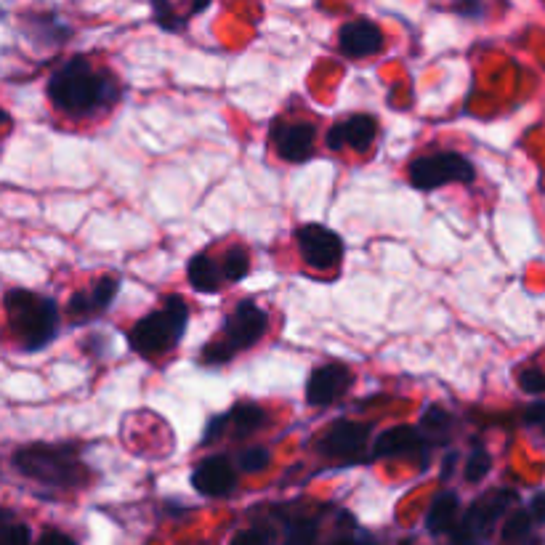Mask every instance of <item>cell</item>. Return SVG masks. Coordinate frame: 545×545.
Returning a JSON list of instances; mask_svg holds the SVG:
<instances>
[{
	"instance_id": "obj_17",
	"label": "cell",
	"mask_w": 545,
	"mask_h": 545,
	"mask_svg": "<svg viewBox=\"0 0 545 545\" xmlns=\"http://www.w3.org/2000/svg\"><path fill=\"white\" fill-rule=\"evenodd\" d=\"M375 136H378V120L373 115H351L327 131V147L333 152L346 147L365 152L375 141Z\"/></svg>"
},
{
	"instance_id": "obj_18",
	"label": "cell",
	"mask_w": 545,
	"mask_h": 545,
	"mask_svg": "<svg viewBox=\"0 0 545 545\" xmlns=\"http://www.w3.org/2000/svg\"><path fill=\"white\" fill-rule=\"evenodd\" d=\"M187 280L189 285L197 290V293H218L221 285H224V277H221V266L213 256L208 253H197V256L189 258L187 264Z\"/></svg>"
},
{
	"instance_id": "obj_29",
	"label": "cell",
	"mask_w": 545,
	"mask_h": 545,
	"mask_svg": "<svg viewBox=\"0 0 545 545\" xmlns=\"http://www.w3.org/2000/svg\"><path fill=\"white\" fill-rule=\"evenodd\" d=\"M524 426H532V429H538L540 434L545 436V405L538 402V405H532L527 413H524Z\"/></svg>"
},
{
	"instance_id": "obj_32",
	"label": "cell",
	"mask_w": 545,
	"mask_h": 545,
	"mask_svg": "<svg viewBox=\"0 0 545 545\" xmlns=\"http://www.w3.org/2000/svg\"><path fill=\"white\" fill-rule=\"evenodd\" d=\"M527 514L532 516V522H535V519H538V522H545V492L532 500V506H530V511H527Z\"/></svg>"
},
{
	"instance_id": "obj_27",
	"label": "cell",
	"mask_w": 545,
	"mask_h": 545,
	"mask_svg": "<svg viewBox=\"0 0 545 545\" xmlns=\"http://www.w3.org/2000/svg\"><path fill=\"white\" fill-rule=\"evenodd\" d=\"M519 389L524 394H532V397H540L545 394V373L540 367H527L519 373Z\"/></svg>"
},
{
	"instance_id": "obj_24",
	"label": "cell",
	"mask_w": 545,
	"mask_h": 545,
	"mask_svg": "<svg viewBox=\"0 0 545 545\" xmlns=\"http://www.w3.org/2000/svg\"><path fill=\"white\" fill-rule=\"evenodd\" d=\"M490 466H492L490 452L484 450V447H474V452H471L466 460V471H463L466 482H471V484L482 482L484 476L490 474Z\"/></svg>"
},
{
	"instance_id": "obj_1",
	"label": "cell",
	"mask_w": 545,
	"mask_h": 545,
	"mask_svg": "<svg viewBox=\"0 0 545 545\" xmlns=\"http://www.w3.org/2000/svg\"><path fill=\"white\" fill-rule=\"evenodd\" d=\"M48 96L54 107L67 115L88 117L99 109H109L117 104V99L123 96V88L109 72L96 70L88 59L75 56L51 75Z\"/></svg>"
},
{
	"instance_id": "obj_20",
	"label": "cell",
	"mask_w": 545,
	"mask_h": 545,
	"mask_svg": "<svg viewBox=\"0 0 545 545\" xmlns=\"http://www.w3.org/2000/svg\"><path fill=\"white\" fill-rule=\"evenodd\" d=\"M418 429H421V434L426 436V439L431 442V447H434V444L444 442V439H447V434H450L452 415L447 413L444 407L429 405L426 410H423L421 426H418Z\"/></svg>"
},
{
	"instance_id": "obj_7",
	"label": "cell",
	"mask_w": 545,
	"mask_h": 545,
	"mask_svg": "<svg viewBox=\"0 0 545 545\" xmlns=\"http://www.w3.org/2000/svg\"><path fill=\"white\" fill-rule=\"evenodd\" d=\"M298 253L317 272H330L343 261L346 245L338 232L325 224H304L296 229Z\"/></svg>"
},
{
	"instance_id": "obj_8",
	"label": "cell",
	"mask_w": 545,
	"mask_h": 545,
	"mask_svg": "<svg viewBox=\"0 0 545 545\" xmlns=\"http://www.w3.org/2000/svg\"><path fill=\"white\" fill-rule=\"evenodd\" d=\"M511 503H516L514 490H498L487 498L476 500L463 516V522L458 524V530L452 532V545H479V538L490 532L492 524L506 514Z\"/></svg>"
},
{
	"instance_id": "obj_21",
	"label": "cell",
	"mask_w": 545,
	"mask_h": 545,
	"mask_svg": "<svg viewBox=\"0 0 545 545\" xmlns=\"http://www.w3.org/2000/svg\"><path fill=\"white\" fill-rule=\"evenodd\" d=\"M30 527L19 522L11 511L0 508V545H30Z\"/></svg>"
},
{
	"instance_id": "obj_31",
	"label": "cell",
	"mask_w": 545,
	"mask_h": 545,
	"mask_svg": "<svg viewBox=\"0 0 545 545\" xmlns=\"http://www.w3.org/2000/svg\"><path fill=\"white\" fill-rule=\"evenodd\" d=\"M455 11L463 16H479L482 14V6H479V0H458Z\"/></svg>"
},
{
	"instance_id": "obj_9",
	"label": "cell",
	"mask_w": 545,
	"mask_h": 545,
	"mask_svg": "<svg viewBox=\"0 0 545 545\" xmlns=\"http://www.w3.org/2000/svg\"><path fill=\"white\" fill-rule=\"evenodd\" d=\"M373 434V423H357V421H335L327 426L322 436L314 442L317 455L327 460H343V463H354L362 458V450L367 447V439Z\"/></svg>"
},
{
	"instance_id": "obj_26",
	"label": "cell",
	"mask_w": 545,
	"mask_h": 545,
	"mask_svg": "<svg viewBox=\"0 0 545 545\" xmlns=\"http://www.w3.org/2000/svg\"><path fill=\"white\" fill-rule=\"evenodd\" d=\"M532 530V516L527 511H519L506 522V530H503V540L506 543H519L530 535Z\"/></svg>"
},
{
	"instance_id": "obj_10",
	"label": "cell",
	"mask_w": 545,
	"mask_h": 545,
	"mask_svg": "<svg viewBox=\"0 0 545 545\" xmlns=\"http://www.w3.org/2000/svg\"><path fill=\"white\" fill-rule=\"evenodd\" d=\"M266 410L256 402H237L232 410H226L224 415H213L208 426H205L203 444L218 442L221 436H232V439H248L250 434H256L258 429L266 426Z\"/></svg>"
},
{
	"instance_id": "obj_30",
	"label": "cell",
	"mask_w": 545,
	"mask_h": 545,
	"mask_svg": "<svg viewBox=\"0 0 545 545\" xmlns=\"http://www.w3.org/2000/svg\"><path fill=\"white\" fill-rule=\"evenodd\" d=\"M40 545H78V543H75L70 535H64V532L46 530L43 535H40Z\"/></svg>"
},
{
	"instance_id": "obj_34",
	"label": "cell",
	"mask_w": 545,
	"mask_h": 545,
	"mask_svg": "<svg viewBox=\"0 0 545 545\" xmlns=\"http://www.w3.org/2000/svg\"><path fill=\"white\" fill-rule=\"evenodd\" d=\"M333 545H359L357 540H338V543H333Z\"/></svg>"
},
{
	"instance_id": "obj_12",
	"label": "cell",
	"mask_w": 545,
	"mask_h": 545,
	"mask_svg": "<svg viewBox=\"0 0 545 545\" xmlns=\"http://www.w3.org/2000/svg\"><path fill=\"white\" fill-rule=\"evenodd\" d=\"M274 152L288 160V163H306L314 157V141H317V128L312 123H285L277 120L269 131Z\"/></svg>"
},
{
	"instance_id": "obj_22",
	"label": "cell",
	"mask_w": 545,
	"mask_h": 545,
	"mask_svg": "<svg viewBox=\"0 0 545 545\" xmlns=\"http://www.w3.org/2000/svg\"><path fill=\"white\" fill-rule=\"evenodd\" d=\"M221 277L224 282H242L250 274V256L242 248L226 250L224 261H221Z\"/></svg>"
},
{
	"instance_id": "obj_2",
	"label": "cell",
	"mask_w": 545,
	"mask_h": 545,
	"mask_svg": "<svg viewBox=\"0 0 545 545\" xmlns=\"http://www.w3.org/2000/svg\"><path fill=\"white\" fill-rule=\"evenodd\" d=\"M14 468L32 482L56 490H78L88 479L78 444H27L14 452Z\"/></svg>"
},
{
	"instance_id": "obj_28",
	"label": "cell",
	"mask_w": 545,
	"mask_h": 545,
	"mask_svg": "<svg viewBox=\"0 0 545 545\" xmlns=\"http://www.w3.org/2000/svg\"><path fill=\"white\" fill-rule=\"evenodd\" d=\"M272 543V535L261 527H250V530L237 532L229 545H269Z\"/></svg>"
},
{
	"instance_id": "obj_15",
	"label": "cell",
	"mask_w": 545,
	"mask_h": 545,
	"mask_svg": "<svg viewBox=\"0 0 545 545\" xmlns=\"http://www.w3.org/2000/svg\"><path fill=\"white\" fill-rule=\"evenodd\" d=\"M117 290H120V280L117 277H102V280H96L83 293H75L70 298V306H67L72 322H88L107 312L109 306L115 304Z\"/></svg>"
},
{
	"instance_id": "obj_14",
	"label": "cell",
	"mask_w": 545,
	"mask_h": 545,
	"mask_svg": "<svg viewBox=\"0 0 545 545\" xmlns=\"http://www.w3.org/2000/svg\"><path fill=\"white\" fill-rule=\"evenodd\" d=\"M192 487L205 498H226L237 487V468L226 455H211L192 471Z\"/></svg>"
},
{
	"instance_id": "obj_13",
	"label": "cell",
	"mask_w": 545,
	"mask_h": 545,
	"mask_svg": "<svg viewBox=\"0 0 545 545\" xmlns=\"http://www.w3.org/2000/svg\"><path fill=\"white\" fill-rule=\"evenodd\" d=\"M351 370L343 362H327L317 367L306 381V402L312 407L333 405L335 399H341L351 389Z\"/></svg>"
},
{
	"instance_id": "obj_33",
	"label": "cell",
	"mask_w": 545,
	"mask_h": 545,
	"mask_svg": "<svg viewBox=\"0 0 545 545\" xmlns=\"http://www.w3.org/2000/svg\"><path fill=\"white\" fill-rule=\"evenodd\" d=\"M8 123V115H6V112H3V109H0V128H3V125H6Z\"/></svg>"
},
{
	"instance_id": "obj_6",
	"label": "cell",
	"mask_w": 545,
	"mask_h": 545,
	"mask_svg": "<svg viewBox=\"0 0 545 545\" xmlns=\"http://www.w3.org/2000/svg\"><path fill=\"white\" fill-rule=\"evenodd\" d=\"M410 184L421 192H434L447 184H474L476 168L468 157L458 152H436L410 163Z\"/></svg>"
},
{
	"instance_id": "obj_19",
	"label": "cell",
	"mask_w": 545,
	"mask_h": 545,
	"mask_svg": "<svg viewBox=\"0 0 545 545\" xmlns=\"http://www.w3.org/2000/svg\"><path fill=\"white\" fill-rule=\"evenodd\" d=\"M460 500L455 492H442V495H436L434 503H431L429 514H426V530L439 535V532H447L455 522V516H458Z\"/></svg>"
},
{
	"instance_id": "obj_3",
	"label": "cell",
	"mask_w": 545,
	"mask_h": 545,
	"mask_svg": "<svg viewBox=\"0 0 545 545\" xmlns=\"http://www.w3.org/2000/svg\"><path fill=\"white\" fill-rule=\"evenodd\" d=\"M8 322L24 351L46 349L59 333V306L32 290H8L3 298Z\"/></svg>"
},
{
	"instance_id": "obj_5",
	"label": "cell",
	"mask_w": 545,
	"mask_h": 545,
	"mask_svg": "<svg viewBox=\"0 0 545 545\" xmlns=\"http://www.w3.org/2000/svg\"><path fill=\"white\" fill-rule=\"evenodd\" d=\"M266 327H269V314L256 301H250V298L248 301H240L232 312L226 314L224 330L208 346H203L200 362L211 367L232 362L240 351L256 346L264 338Z\"/></svg>"
},
{
	"instance_id": "obj_23",
	"label": "cell",
	"mask_w": 545,
	"mask_h": 545,
	"mask_svg": "<svg viewBox=\"0 0 545 545\" xmlns=\"http://www.w3.org/2000/svg\"><path fill=\"white\" fill-rule=\"evenodd\" d=\"M269 463H272V452L266 450V447H248V450H242L240 455H237L234 468L248 471V474H256V471H264Z\"/></svg>"
},
{
	"instance_id": "obj_16",
	"label": "cell",
	"mask_w": 545,
	"mask_h": 545,
	"mask_svg": "<svg viewBox=\"0 0 545 545\" xmlns=\"http://www.w3.org/2000/svg\"><path fill=\"white\" fill-rule=\"evenodd\" d=\"M338 48L349 59H367V56L378 54L383 48L381 27L370 22V19L343 24L341 32H338Z\"/></svg>"
},
{
	"instance_id": "obj_4",
	"label": "cell",
	"mask_w": 545,
	"mask_h": 545,
	"mask_svg": "<svg viewBox=\"0 0 545 545\" xmlns=\"http://www.w3.org/2000/svg\"><path fill=\"white\" fill-rule=\"evenodd\" d=\"M189 325V306L181 296H165L160 309L141 317L128 333V346L141 357H160L179 346Z\"/></svg>"
},
{
	"instance_id": "obj_11",
	"label": "cell",
	"mask_w": 545,
	"mask_h": 545,
	"mask_svg": "<svg viewBox=\"0 0 545 545\" xmlns=\"http://www.w3.org/2000/svg\"><path fill=\"white\" fill-rule=\"evenodd\" d=\"M431 442L421 434L418 426H391L383 434H378L373 444V452L367 460L375 458H413L421 468L429 463Z\"/></svg>"
},
{
	"instance_id": "obj_25",
	"label": "cell",
	"mask_w": 545,
	"mask_h": 545,
	"mask_svg": "<svg viewBox=\"0 0 545 545\" xmlns=\"http://www.w3.org/2000/svg\"><path fill=\"white\" fill-rule=\"evenodd\" d=\"M317 540V519H298L290 524L285 545H314Z\"/></svg>"
}]
</instances>
